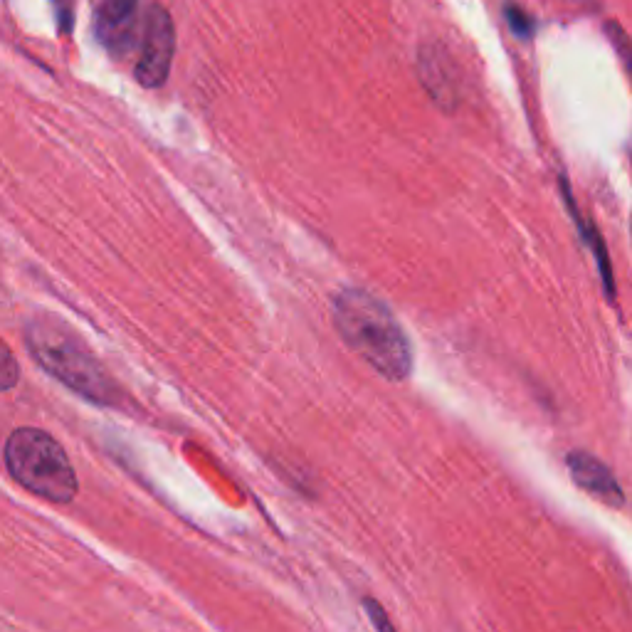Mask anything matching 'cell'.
I'll return each instance as SVG.
<instances>
[{"mask_svg":"<svg viewBox=\"0 0 632 632\" xmlns=\"http://www.w3.org/2000/svg\"><path fill=\"white\" fill-rule=\"evenodd\" d=\"M35 361L67 388L99 405H117L119 386L89 346L57 316H35L25 329Z\"/></svg>","mask_w":632,"mask_h":632,"instance_id":"2","label":"cell"},{"mask_svg":"<svg viewBox=\"0 0 632 632\" xmlns=\"http://www.w3.org/2000/svg\"><path fill=\"white\" fill-rule=\"evenodd\" d=\"M20 378V366L15 361L13 351L5 346V341L0 339V391H10V388L18 383Z\"/></svg>","mask_w":632,"mask_h":632,"instance_id":"7","label":"cell"},{"mask_svg":"<svg viewBox=\"0 0 632 632\" xmlns=\"http://www.w3.org/2000/svg\"><path fill=\"white\" fill-rule=\"evenodd\" d=\"M5 465L15 482L42 499L67 504L77 494V474L65 447L50 433L20 428L5 442Z\"/></svg>","mask_w":632,"mask_h":632,"instance_id":"3","label":"cell"},{"mask_svg":"<svg viewBox=\"0 0 632 632\" xmlns=\"http://www.w3.org/2000/svg\"><path fill=\"white\" fill-rule=\"evenodd\" d=\"M141 0H99L94 28L102 45L112 52H126L134 42L136 10Z\"/></svg>","mask_w":632,"mask_h":632,"instance_id":"5","label":"cell"},{"mask_svg":"<svg viewBox=\"0 0 632 632\" xmlns=\"http://www.w3.org/2000/svg\"><path fill=\"white\" fill-rule=\"evenodd\" d=\"M366 605H368V610H371V618H373V623H376V625H378V628H383V630H386V628H391V623H388V620H386V618H383V610H381V605H373V603H371V600H368V603H366Z\"/></svg>","mask_w":632,"mask_h":632,"instance_id":"9","label":"cell"},{"mask_svg":"<svg viewBox=\"0 0 632 632\" xmlns=\"http://www.w3.org/2000/svg\"><path fill=\"white\" fill-rule=\"evenodd\" d=\"M334 324L356 356L388 381H405L413 368L405 331L391 309L363 289H344L334 297Z\"/></svg>","mask_w":632,"mask_h":632,"instance_id":"1","label":"cell"},{"mask_svg":"<svg viewBox=\"0 0 632 632\" xmlns=\"http://www.w3.org/2000/svg\"><path fill=\"white\" fill-rule=\"evenodd\" d=\"M173 52H176V30H173L171 15L161 5H154L146 15L141 52L134 70L139 84L149 89L161 87L168 79V72H171Z\"/></svg>","mask_w":632,"mask_h":632,"instance_id":"4","label":"cell"},{"mask_svg":"<svg viewBox=\"0 0 632 632\" xmlns=\"http://www.w3.org/2000/svg\"><path fill=\"white\" fill-rule=\"evenodd\" d=\"M566 465L568 470H571V477L576 479L578 487L586 489L588 494H593L600 502L610 504V507H623V489H620L615 474L610 472L603 462L595 460L588 452H571V455L566 457Z\"/></svg>","mask_w":632,"mask_h":632,"instance_id":"6","label":"cell"},{"mask_svg":"<svg viewBox=\"0 0 632 632\" xmlns=\"http://www.w3.org/2000/svg\"><path fill=\"white\" fill-rule=\"evenodd\" d=\"M507 20L512 33L519 35V38H529L531 30H534V23H531V18L519 8V5H507Z\"/></svg>","mask_w":632,"mask_h":632,"instance_id":"8","label":"cell"}]
</instances>
